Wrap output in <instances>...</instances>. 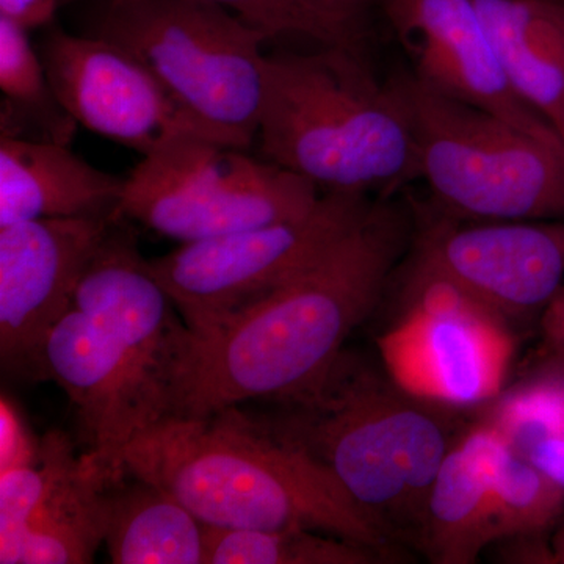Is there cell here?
<instances>
[{
	"label": "cell",
	"mask_w": 564,
	"mask_h": 564,
	"mask_svg": "<svg viewBox=\"0 0 564 564\" xmlns=\"http://www.w3.org/2000/svg\"><path fill=\"white\" fill-rule=\"evenodd\" d=\"M413 217L373 202L325 258L218 328L193 336L169 417L278 402L310 388L377 310L410 251Z\"/></svg>",
	"instance_id": "1"
},
{
	"label": "cell",
	"mask_w": 564,
	"mask_h": 564,
	"mask_svg": "<svg viewBox=\"0 0 564 564\" xmlns=\"http://www.w3.org/2000/svg\"><path fill=\"white\" fill-rule=\"evenodd\" d=\"M122 473L162 486L199 521L220 529H303L369 545L395 541L311 456L234 406L166 417L126 447Z\"/></svg>",
	"instance_id": "2"
},
{
	"label": "cell",
	"mask_w": 564,
	"mask_h": 564,
	"mask_svg": "<svg viewBox=\"0 0 564 564\" xmlns=\"http://www.w3.org/2000/svg\"><path fill=\"white\" fill-rule=\"evenodd\" d=\"M252 422L321 464L393 541H417L434 478L455 441L434 411L344 350L315 383L267 402Z\"/></svg>",
	"instance_id": "3"
},
{
	"label": "cell",
	"mask_w": 564,
	"mask_h": 564,
	"mask_svg": "<svg viewBox=\"0 0 564 564\" xmlns=\"http://www.w3.org/2000/svg\"><path fill=\"white\" fill-rule=\"evenodd\" d=\"M262 158L326 192L381 195L419 180L413 126L361 52L322 46L263 58Z\"/></svg>",
	"instance_id": "4"
},
{
	"label": "cell",
	"mask_w": 564,
	"mask_h": 564,
	"mask_svg": "<svg viewBox=\"0 0 564 564\" xmlns=\"http://www.w3.org/2000/svg\"><path fill=\"white\" fill-rule=\"evenodd\" d=\"M413 126L419 180L445 214L481 221H564V141L392 77Z\"/></svg>",
	"instance_id": "5"
},
{
	"label": "cell",
	"mask_w": 564,
	"mask_h": 564,
	"mask_svg": "<svg viewBox=\"0 0 564 564\" xmlns=\"http://www.w3.org/2000/svg\"><path fill=\"white\" fill-rule=\"evenodd\" d=\"M84 35L117 44L231 147L258 137L261 29L210 0H93Z\"/></svg>",
	"instance_id": "6"
},
{
	"label": "cell",
	"mask_w": 564,
	"mask_h": 564,
	"mask_svg": "<svg viewBox=\"0 0 564 564\" xmlns=\"http://www.w3.org/2000/svg\"><path fill=\"white\" fill-rule=\"evenodd\" d=\"M198 133L166 141L126 180L120 215L182 243L303 217L321 192L267 159Z\"/></svg>",
	"instance_id": "7"
},
{
	"label": "cell",
	"mask_w": 564,
	"mask_h": 564,
	"mask_svg": "<svg viewBox=\"0 0 564 564\" xmlns=\"http://www.w3.org/2000/svg\"><path fill=\"white\" fill-rule=\"evenodd\" d=\"M372 204L366 193L325 192L303 217L182 243L151 259V272L193 336H202L310 270Z\"/></svg>",
	"instance_id": "8"
},
{
	"label": "cell",
	"mask_w": 564,
	"mask_h": 564,
	"mask_svg": "<svg viewBox=\"0 0 564 564\" xmlns=\"http://www.w3.org/2000/svg\"><path fill=\"white\" fill-rule=\"evenodd\" d=\"M403 313L378 339L386 373L437 408L489 404L514 358L508 321L454 282L408 262Z\"/></svg>",
	"instance_id": "9"
},
{
	"label": "cell",
	"mask_w": 564,
	"mask_h": 564,
	"mask_svg": "<svg viewBox=\"0 0 564 564\" xmlns=\"http://www.w3.org/2000/svg\"><path fill=\"white\" fill-rule=\"evenodd\" d=\"M120 218L85 267L74 306L91 317L124 364L150 429L172 413L192 332Z\"/></svg>",
	"instance_id": "10"
},
{
	"label": "cell",
	"mask_w": 564,
	"mask_h": 564,
	"mask_svg": "<svg viewBox=\"0 0 564 564\" xmlns=\"http://www.w3.org/2000/svg\"><path fill=\"white\" fill-rule=\"evenodd\" d=\"M417 204L411 263L510 321L543 313L564 282V221H481Z\"/></svg>",
	"instance_id": "11"
},
{
	"label": "cell",
	"mask_w": 564,
	"mask_h": 564,
	"mask_svg": "<svg viewBox=\"0 0 564 564\" xmlns=\"http://www.w3.org/2000/svg\"><path fill=\"white\" fill-rule=\"evenodd\" d=\"M39 52L63 107L88 131L143 158L182 133L228 144L188 113L147 66L110 41L52 24Z\"/></svg>",
	"instance_id": "12"
},
{
	"label": "cell",
	"mask_w": 564,
	"mask_h": 564,
	"mask_svg": "<svg viewBox=\"0 0 564 564\" xmlns=\"http://www.w3.org/2000/svg\"><path fill=\"white\" fill-rule=\"evenodd\" d=\"M120 215L0 226V362L40 381L44 337L73 306L85 267Z\"/></svg>",
	"instance_id": "13"
},
{
	"label": "cell",
	"mask_w": 564,
	"mask_h": 564,
	"mask_svg": "<svg viewBox=\"0 0 564 564\" xmlns=\"http://www.w3.org/2000/svg\"><path fill=\"white\" fill-rule=\"evenodd\" d=\"M377 9L414 79L529 131L558 133L508 84L475 0H378Z\"/></svg>",
	"instance_id": "14"
},
{
	"label": "cell",
	"mask_w": 564,
	"mask_h": 564,
	"mask_svg": "<svg viewBox=\"0 0 564 564\" xmlns=\"http://www.w3.org/2000/svg\"><path fill=\"white\" fill-rule=\"evenodd\" d=\"M40 381L61 386L79 417L84 456L107 486L120 480L121 455L150 429L106 334L79 307L51 326L40 351Z\"/></svg>",
	"instance_id": "15"
},
{
	"label": "cell",
	"mask_w": 564,
	"mask_h": 564,
	"mask_svg": "<svg viewBox=\"0 0 564 564\" xmlns=\"http://www.w3.org/2000/svg\"><path fill=\"white\" fill-rule=\"evenodd\" d=\"M124 185V177L95 169L68 144L0 139V226L120 215Z\"/></svg>",
	"instance_id": "16"
},
{
	"label": "cell",
	"mask_w": 564,
	"mask_h": 564,
	"mask_svg": "<svg viewBox=\"0 0 564 564\" xmlns=\"http://www.w3.org/2000/svg\"><path fill=\"white\" fill-rule=\"evenodd\" d=\"M500 434L480 421L452 444L434 478L417 543L436 564H473L491 540L492 459Z\"/></svg>",
	"instance_id": "17"
},
{
	"label": "cell",
	"mask_w": 564,
	"mask_h": 564,
	"mask_svg": "<svg viewBox=\"0 0 564 564\" xmlns=\"http://www.w3.org/2000/svg\"><path fill=\"white\" fill-rule=\"evenodd\" d=\"M508 84L564 141V0H475Z\"/></svg>",
	"instance_id": "18"
},
{
	"label": "cell",
	"mask_w": 564,
	"mask_h": 564,
	"mask_svg": "<svg viewBox=\"0 0 564 564\" xmlns=\"http://www.w3.org/2000/svg\"><path fill=\"white\" fill-rule=\"evenodd\" d=\"M104 545L113 564H207V525L162 486L124 474L107 486Z\"/></svg>",
	"instance_id": "19"
},
{
	"label": "cell",
	"mask_w": 564,
	"mask_h": 564,
	"mask_svg": "<svg viewBox=\"0 0 564 564\" xmlns=\"http://www.w3.org/2000/svg\"><path fill=\"white\" fill-rule=\"evenodd\" d=\"M106 491L82 454L24 525L0 533V563H91L104 544Z\"/></svg>",
	"instance_id": "20"
},
{
	"label": "cell",
	"mask_w": 564,
	"mask_h": 564,
	"mask_svg": "<svg viewBox=\"0 0 564 564\" xmlns=\"http://www.w3.org/2000/svg\"><path fill=\"white\" fill-rule=\"evenodd\" d=\"M392 556L313 530L220 529L207 525V564H377Z\"/></svg>",
	"instance_id": "21"
},
{
	"label": "cell",
	"mask_w": 564,
	"mask_h": 564,
	"mask_svg": "<svg viewBox=\"0 0 564 564\" xmlns=\"http://www.w3.org/2000/svg\"><path fill=\"white\" fill-rule=\"evenodd\" d=\"M491 540L543 541L564 514V488L500 436L492 459Z\"/></svg>",
	"instance_id": "22"
},
{
	"label": "cell",
	"mask_w": 564,
	"mask_h": 564,
	"mask_svg": "<svg viewBox=\"0 0 564 564\" xmlns=\"http://www.w3.org/2000/svg\"><path fill=\"white\" fill-rule=\"evenodd\" d=\"M497 429L516 454L564 488L563 373H540L511 389L497 411Z\"/></svg>",
	"instance_id": "23"
},
{
	"label": "cell",
	"mask_w": 564,
	"mask_h": 564,
	"mask_svg": "<svg viewBox=\"0 0 564 564\" xmlns=\"http://www.w3.org/2000/svg\"><path fill=\"white\" fill-rule=\"evenodd\" d=\"M0 90L9 106L7 117L31 124L41 140L69 147L79 124L58 99L29 32L6 18H0Z\"/></svg>",
	"instance_id": "24"
},
{
	"label": "cell",
	"mask_w": 564,
	"mask_h": 564,
	"mask_svg": "<svg viewBox=\"0 0 564 564\" xmlns=\"http://www.w3.org/2000/svg\"><path fill=\"white\" fill-rule=\"evenodd\" d=\"M80 0H61V6ZM232 10L270 39L278 35L306 36L322 46H340L332 31L304 0H210Z\"/></svg>",
	"instance_id": "25"
},
{
	"label": "cell",
	"mask_w": 564,
	"mask_h": 564,
	"mask_svg": "<svg viewBox=\"0 0 564 564\" xmlns=\"http://www.w3.org/2000/svg\"><path fill=\"white\" fill-rule=\"evenodd\" d=\"M332 31L340 46L361 51L370 13L378 0H304Z\"/></svg>",
	"instance_id": "26"
},
{
	"label": "cell",
	"mask_w": 564,
	"mask_h": 564,
	"mask_svg": "<svg viewBox=\"0 0 564 564\" xmlns=\"http://www.w3.org/2000/svg\"><path fill=\"white\" fill-rule=\"evenodd\" d=\"M40 444L32 440L20 410L3 395L0 403V473L35 463Z\"/></svg>",
	"instance_id": "27"
},
{
	"label": "cell",
	"mask_w": 564,
	"mask_h": 564,
	"mask_svg": "<svg viewBox=\"0 0 564 564\" xmlns=\"http://www.w3.org/2000/svg\"><path fill=\"white\" fill-rule=\"evenodd\" d=\"M61 0H0V18H6L24 31L47 29L54 24Z\"/></svg>",
	"instance_id": "28"
},
{
	"label": "cell",
	"mask_w": 564,
	"mask_h": 564,
	"mask_svg": "<svg viewBox=\"0 0 564 564\" xmlns=\"http://www.w3.org/2000/svg\"><path fill=\"white\" fill-rule=\"evenodd\" d=\"M540 325L543 358L564 355V282L541 313Z\"/></svg>",
	"instance_id": "29"
},
{
	"label": "cell",
	"mask_w": 564,
	"mask_h": 564,
	"mask_svg": "<svg viewBox=\"0 0 564 564\" xmlns=\"http://www.w3.org/2000/svg\"><path fill=\"white\" fill-rule=\"evenodd\" d=\"M551 563L564 564V524L560 527L551 545Z\"/></svg>",
	"instance_id": "30"
},
{
	"label": "cell",
	"mask_w": 564,
	"mask_h": 564,
	"mask_svg": "<svg viewBox=\"0 0 564 564\" xmlns=\"http://www.w3.org/2000/svg\"><path fill=\"white\" fill-rule=\"evenodd\" d=\"M545 358H547V356H545ZM555 358H558V359H560V362H562V364H563V367H564V355L555 356Z\"/></svg>",
	"instance_id": "31"
}]
</instances>
